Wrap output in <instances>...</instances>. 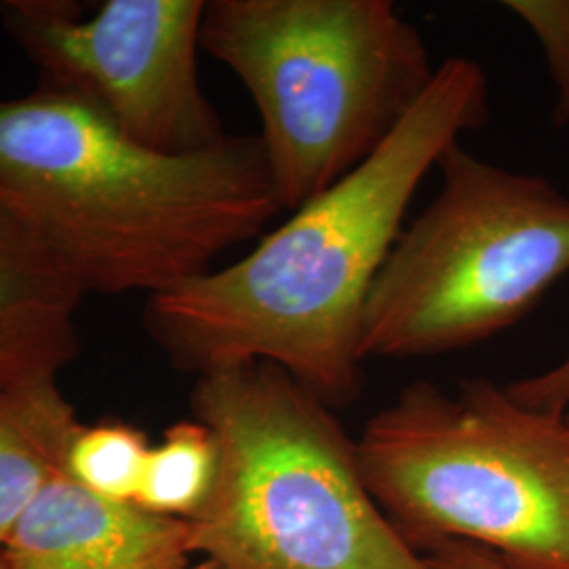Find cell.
<instances>
[{"instance_id":"obj_1","label":"cell","mask_w":569,"mask_h":569,"mask_svg":"<svg viewBox=\"0 0 569 569\" xmlns=\"http://www.w3.org/2000/svg\"><path fill=\"white\" fill-rule=\"evenodd\" d=\"M488 121L483 66L448 58L366 163L291 211L239 262L148 298V336L183 371L272 363L331 409L350 406L363 388L367 300L407 209L449 148Z\"/></svg>"},{"instance_id":"obj_2","label":"cell","mask_w":569,"mask_h":569,"mask_svg":"<svg viewBox=\"0 0 569 569\" xmlns=\"http://www.w3.org/2000/svg\"><path fill=\"white\" fill-rule=\"evenodd\" d=\"M0 194L84 296L178 289L283 211L258 136L167 154L42 84L0 100Z\"/></svg>"},{"instance_id":"obj_3","label":"cell","mask_w":569,"mask_h":569,"mask_svg":"<svg viewBox=\"0 0 569 569\" xmlns=\"http://www.w3.org/2000/svg\"><path fill=\"white\" fill-rule=\"evenodd\" d=\"M190 406L218 443L192 555L222 569H435L371 496L333 409L281 367L203 373Z\"/></svg>"},{"instance_id":"obj_4","label":"cell","mask_w":569,"mask_h":569,"mask_svg":"<svg viewBox=\"0 0 569 569\" xmlns=\"http://www.w3.org/2000/svg\"><path fill=\"white\" fill-rule=\"evenodd\" d=\"M201 49L256 103L289 213L366 163L437 72L418 28L388 0H209Z\"/></svg>"},{"instance_id":"obj_5","label":"cell","mask_w":569,"mask_h":569,"mask_svg":"<svg viewBox=\"0 0 569 569\" xmlns=\"http://www.w3.org/2000/svg\"><path fill=\"white\" fill-rule=\"evenodd\" d=\"M357 443L367 488L411 545L456 540L521 569H569V428L509 387L416 382Z\"/></svg>"},{"instance_id":"obj_6","label":"cell","mask_w":569,"mask_h":569,"mask_svg":"<svg viewBox=\"0 0 569 569\" xmlns=\"http://www.w3.org/2000/svg\"><path fill=\"white\" fill-rule=\"evenodd\" d=\"M441 186L392 244L367 300L361 357L420 359L517 326L569 274V197L453 143Z\"/></svg>"},{"instance_id":"obj_7","label":"cell","mask_w":569,"mask_h":569,"mask_svg":"<svg viewBox=\"0 0 569 569\" xmlns=\"http://www.w3.org/2000/svg\"><path fill=\"white\" fill-rule=\"evenodd\" d=\"M204 0H7L0 20L42 87L96 106L122 133L167 154L203 152L228 133L199 79Z\"/></svg>"},{"instance_id":"obj_8","label":"cell","mask_w":569,"mask_h":569,"mask_svg":"<svg viewBox=\"0 0 569 569\" xmlns=\"http://www.w3.org/2000/svg\"><path fill=\"white\" fill-rule=\"evenodd\" d=\"M9 569H182L190 521L112 502L61 467L0 552Z\"/></svg>"},{"instance_id":"obj_9","label":"cell","mask_w":569,"mask_h":569,"mask_svg":"<svg viewBox=\"0 0 569 569\" xmlns=\"http://www.w3.org/2000/svg\"><path fill=\"white\" fill-rule=\"evenodd\" d=\"M87 296L0 194V390L58 380L81 352Z\"/></svg>"},{"instance_id":"obj_10","label":"cell","mask_w":569,"mask_h":569,"mask_svg":"<svg viewBox=\"0 0 569 569\" xmlns=\"http://www.w3.org/2000/svg\"><path fill=\"white\" fill-rule=\"evenodd\" d=\"M79 428L58 380L0 390V552L49 479L63 467Z\"/></svg>"},{"instance_id":"obj_11","label":"cell","mask_w":569,"mask_h":569,"mask_svg":"<svg viewBox=\"0 0 569 569\" xmlns=\"http://www.w3.org/2000/svg\"><path fill=\"white\" fill-rule=\"evenodd\" d=\"M218 477V443L201 420L167 428L152 446L136 505L148 512L192 521L203 510Z\"/></svg>"},{"instance_id":"obj_12","label":"cell","mask_w":569,"mask_h":569,"mask_svg":"<svg viewBox=\"0 0 569 569\" xmlns=\"http://www.w3.org/2000/svg\"><path fill=\"white\" fill-rule=\"evenodd\" d=\"M150 449L152 443L142 430L121 420L79 425L63 467L87 491L136 505Z\"/></svg>"},{"instance_id":"obj_13","label":"cell","mask_w":569,"mask_h":569,"mask_svg":"<svg viewBox=\"0 0 569 569\" xmlns=\"http://www.w3.org/2000/svg\"><path fill=\"white\" fill-rule=\"evenodd\" d=\"M515 18L523 21L540 44L555 87L552 124H569V0H509Z\"/></svg>"},{"instance_id":"obj_14","label":"cell","mask_w":569,"mask_h":569,"mask_svg":"<svg viewBox=\"0 0 569 569\" xmlns=\"http://www.w3.org/2000/svg\"><path fill=\"white\" fill-rule=\"evenodd\" d=\"M509 390L515 399L526 406L563 416L569 401V355L559 366L550 367L542 376L515 382Z\"/></svg>"},{"instance_id":"obj_15","label":"cell","mask_w":569,"mask_h":569,"mask_svg":"<svg viewBox=\"0 0 569 569\" xmlns=\"http://www.w3.org/2000/svg\"><path fill=\"white\" fill-rule=\"evenodd\" d=\"M435 569H521L502 561L488 550L456 540H427L413 545Z\"/></svg>"},{"instance_id":"obj_16","label":"cell","mask_w":569,"mask_h":569,"mask_svg":"<svg viewBox=\"0 0 569 569\" xmlns=\"http://www.w3.org/2000/svg\"><path fill=\"white\" fill-rule=\"evenodd\" d=\"M182 569H222L220 566H216L213 561H207V559H199V561H190L186 568Z\"/></svg>"},{"instance_id":"obj_17","label":"cell","mask_w":569,"mask_h":569,"mask_svg":"<svg viewBox=\"0 0 569 569\" xmlns=\"http://www.w3.org/2000/svg\"><path fill=\"white\" fill-rule=\"evenodd\" d=\"M563 422H566V427L569 428V401L568 406H566V409H563Z\"/></svg>"},{"instance_id":"obj_18","label":"cell","mask_w":569,"mask_h":569,"mask_svg":"<svg viewBox=\"0 0 569 569\" xmlns=\"http://www.w3.org/2000/svg\"><path fill=\"white\" fill-rule=\"evenodd\" d=\"M0 569H9V568H7V563H4V561H2V557H0Z\"/></svg>"}]
</instances>
